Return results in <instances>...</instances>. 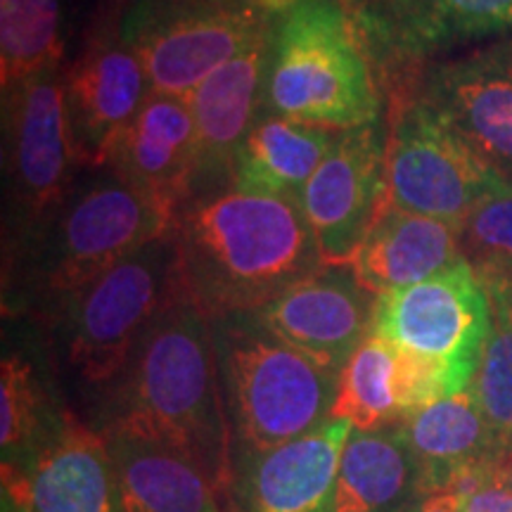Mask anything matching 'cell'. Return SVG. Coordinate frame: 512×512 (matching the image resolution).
I'll list each match as a JSON object with an SVG mask.
<instances>
[{
	"label": "cell",
	"instance_id": "6da1fadb",
	"mask_svg": "<svg viewBox=\"0 0 512 512\" xmlns=\"http://www.w3.org/2000/svg\"><path fill=\"white\" fill-rule=\"evenodd\" d=\"M102 432L188 453L233 512V434L223 401L214 325L195 302H171L138 339L110 387Z\"/></svg>",
	"mask_w": 512,
	"mask_h": 512
},
{
	"label": "cell",
	"instance_id": "7a4b0ae2",
	"mask_svg": "<svg viewBox=\"0 0 512 512\" xmlns=\"http://www.w3.org/2000/svg\"><path fill=\"white\" fill-rule=\"evenodd\" d=\"M183 292L209 318L254 313L323 266L299 202L221 190L174 228Z\"/></svg>",
	"mask_w": 512,
	"mask_h": 512
},
{
	"label": "cell",
	"instance_id": "3957f363",
	"mask_svg": "<svg viewBox=\"0 0 512 512\" xmlns=\"http://www.w3.org/2000/svg\"><path fill=\"white\" fill-rule=\"evenodd\" d=\"M373 60L344 0H299L273 22L264 107L337 133L377 124Z\"/></svg>",
	"mask_w": 512,
	"mask_h": 512
},
{
	"label": "cell",
	"instance_id": "277c9868",
	"mask_svg": "<svg viewBox=\"0 0 512 512\" xmlns=\"http://www.w3.org/2000/svg\"><path fill=\"white\" fill-rule=\"evenodd\" d=\"M223 401L238 453L266 451L330 420L339 373L275 337L254 313L211 318Z\"/></svg>",
	"mask_w": 512,
	"mask_h": 512
},
{
	"label": "cell",
	"instance_id": "5b68a950",
	"mask_svg": "<svg viewBox=\"0 0 512 512\" xmlns=\"http://www.w3.org/2000/svg\"><path fill=\"white\" fill-rule=\"evenodd\" d=\"M36 228V283L60 306L119 261L174 233L176 216L105 169L86 185H72Z\"/></svg>",
	"mask_w": 512,
	"mask_h": 512
},
{
	"label": "cell",
	"instance_id": "8992f818",
	"mask_svg": "<svg viewBox=\"0 0 512 512\" xmlns=\"http://www.w3.org/2000/svg\"><path fill=\"white\" fill-rule=\"evenodd\" d=\"M183 294L174 233L152 240L57 306L69 368L110 389L150 323Z\"/></svg>",
	"mask_w": 512,
	"mask_h": 512
},
{
	"label": "cell",
	"instance_id": "52a82bcc",
	"mask_svg": "<svg viewBox=\"0 0 512 512\" xmlns=\"http://www.w3.org/2000/svg\"><path fill=\"white\" fill-rule=\"evenodd\" d=\"M273 22L252 0H124L117 29L152 93L188 100L209 74L271 34Z\"/></svg>",
	"mask_w": 512,
	"mask_h": 512
},
{
	"label": "cell",
	"instance_id": "ba28073f",
	"mask_svg": "<svg viewBox=\"0 0 512 512\" xmlns=\"http://www.w3.org/2000/svg\"><path fill=\"white\" fill-rule=\"evenodd\" d=\"M384 169L394 207L458 226L486 197L512 188L441 119L415 79L392 95Z\"/></svg>",
	"mask_w": 512,
	"mask_h": 512
},
{
	"label": "cell",
	"instance_id": "9c48e42d",
	"mask_svg": "<svg viewBox=\"0 0 512 512\" xmlns=\"http://www.w3.org/2000/svg\"><path fill=\"white\" fill-rule=\"evenodd\" d=\"M491 330L489 292L467 261L377 297L375 335L475 380Z\"/></svg>",
	"mask_w": 512,
	"mask_h": 512
},
{
	"label": "cell",
	"instance_id": "30bf717a",
	"mask_svg": "<svg viewBox=\"0 0 512 512\" xmlns=\"http://www.w3.org/2000/svg\"><path fill=\"white\" fill-rule=\"evenodd\" d=\"M5 171L15 207L36 228L72 190L79 166L64 100V69L38 74L3 93Z\"/></svg>",
	"mask_w": 512,
	"mask_h": 512
},
{
	"label": "cell",
	"instance_id": "8fae6325",
	"mask_svg": "<svg viewBox=\"0 0 512 512\" xmlns=\"http://www.w3.org/2000/svg\"><path fill=\"white\" fill-rule=\"evenodd\" d=\"M387 133L382 124L339 131L330 152L309 178L299 207L320 259L349 266L387 195Z\"/></svg>",
	"mask_w": 512,
	"mask_h": 512
},
{
	"label": "cell",
	"instance_id": "7c38bea8",
	"mask_svg": "<svg viewBox=\"0 0 512 512\" xmlns=\"http://www.w3.org/2000/svg\"><path fill=\"white\" fill-rule=\"evenodd\" d=\"M5 512H121L110 439L64 411L22 470L3 467Z\"/></svg>",
	"mask_w": 512,
	"mask_h": 512
},
{
	"label": "cell",
	"instance_id": "4fadbf2b",
	"mask_svg": "<svg viewBox=\"0 0 512 512\" xmlns=\"http://www.w3.org/2000/svg\"><path fill=\"white\" fill-rule=\"evenodd\" d=\"M150 93L143 62L121 41L117 24L95 34L64 69V100L79 166L105 169Z\"/></svg>",
	"mask_w": 512,
	"mask_h": 512
},
{
	"label": "cell",
	"instance_id": "5bb4252c",
	"mask_svg": "<svg viewBox=\"0 0 512 512\" xmlns=\"http://www.w3.org/2000/svg\"><path fill=\"white\" fill-rule=\"evenodd\" d=\"M418 83L441 119L512 185V38L434 64Z\"/></svg>",
	"mask_w": 512,
	"mask_h": 512
},
{
	"label": "cell",
	"instance_id": "9a60e30c",
	"mask_svg": "<svg viewBox=\"0 0 512 512\" xmlns=\"http://www.w3.org/2000/svg\"><path fill=\"white\" fill-rule=\"evenodd\" d=\"M375 309L377 294L358 283L351 266L323 264L254 316L290 347L342 373L375 332Z\"/></svg>",
	"mask_w": 512,
	"mask_h": 512
},
{
	"label": "cell",
	"instance_id": "2e32d148",
	"mask_svg": "<svg viewBox=\"0 0 512 512\" xmlns=\"http://www.w3.org/2000/svg\"><path fill=\"white\" fill-rule=\"evenodd\" d=\"M351 430L347 420H328L280 446L238 453L233 512H332Z\"/></svg>",
	"mask_w": 512,
	"mask_h": 512
},
{
	"label": "cell",
	"instance_id": "e0dca14e",
	"mask_svg": "<svg viewBox=\"0 0 512 512\" xmlns=\"http://www.w3.org/2000/svg\"><path fill=\"white\" fill-rule=\"evenodd\" d=\"M273 31V29H271ZM271 34L209 74L188 105L197 131V169L190 202L233 188V166L266 100Z\"/></svg>",
	"mask_w": 512,
	"mask_h": 512
},
{
	"label": "cell",
	"instance_id": "ac0fdd59",
	"mask_svg": "<svg viewBox=\"0 0 512 512\" xmlns=\"http://www.w3.org/2000/svg\"><path fill=\"white\" fill-rule=\"evenodd\" d=\"M373 57L411 64L432 50L512 34V0H344Z\"/></svg>",
	"mask_w": 512,
	"mask_h": 512
},
{
	"label": "cell",
	"instance_id": "d6986e66",
	"mask_svg": "<svg viewBox=\"0 0 512 512\" xmlns=\"http://www.w3.org/2000/svg\"><path fill=\"white\" fill-rule=\"evenodd\" d=\"M105 169L178 219L190 202L197 169V131L188 100L150 93L121 133Z\"/></svg>",
	"mask_w": 512,
	"mask_h": 512
},
{
	"label": "cell",
	"instance_id": "ffe728a7",
	"mask_svg": "<svg viewBox=\"0 0 512 512\" xmlns=\"http://www.w3.org/2000/svg\"><path fill=\"white\" fill-rule=\"evenodd\" d=\"M458 261H463L458 223L403 211L384 195L349 266L358 283L380 297L432 278Z\"/></svg>",
	"mask_w": 512,
	"mask_h": 512
},
{
	"label": "cell",
	"instance_id": "44dd1931",
	"mask_svg": "<svg viewBox=\"0 0 512 512\" xmlns=\"http://www.w3.org/2000/svg\"><path fill=\"white\" fill-rule=\"evenodd\" d=\"M399 425L418 465L420 496L477 475L505 451L470 387L406 415Z\"/></svg>",
	"mask_w": 512,
	"mask_h": 512
},
{
	"label": "cell",
	"instance_id": "7402d4cb",
	"mask_svg": "<svg viewBox=\"0 0 512 512\" xmlns=\"http://www.w3.org/2000/svg\"><path fill=\"white\" fill-rule=\"evenodd\" d=\"M107 439L121 512H226L219 491L188 453L124 434Z\"/></svg>",
	"mask_w": 512,
	"mask_h": 512
},
{
	"label": "cell",
	"instance_id": "603a6c76",
	"mask_svg": "<svg viewBox=\"0 0 512 512\" xmlns=\"http://www.w3.org/2000/svg\"><path fill=\"white\" fill-rule=\"evenodd\" d=\"M335 138L337 131L330 128L306 126L264 112L235 157L233 190L299 202Z\"/></svg>",
	"mask_w": 512,
	"mask_h": 512
},
{
	"label": "cell",
	"instance_id": "cb8c5ba5",
	"mask_svg": "<svg viewBox=\"0 0 512 512\" xmlns=\"http://www.w3.org/2000/svg\"><path fill=\"white\" fill-rule=\"evenodd\" d=\"M420 498L418 465L401 425L351 430L332 512H406Z\"/></svg>",
	"mask_w": 512,
	"mask_h": 512
},
{
	"label": "cell",
	"instance_id": "d4e9b609",
	"mask_svg": "<svg viewBox=\"0 0 512 512\" xmlns=\"http://www.w3.org/2000/svg\"><path fill=\"white\" fill-rule=\"evenodd\" d=\"M60 0H0L3 93L62 67Z\"/></svg>",
	"mask_w": 512,
	"mask_h": 512
},
{
	"label": "cell",
	"instance_id": "484cf974",
	"mask_svg": "<svg viewBox=\"0 0 512 512\" xmlns=\"http://www.w3.org/2000/svg\"><path fill=\"white\" fill-rule=\"evenodd\" d=\"M64 411H53L29 358L5 354L0 363V446L3 467L22 470L43 446Z\"/></svg>",
	"mask_w": 512,
	"mask_h": 512
},
{
	"label": "cell",
	"instance_id": "4316f807",
	"mask_svg": "<svg viewBox=\"0 0 512 512\" xmlns=\"http://www.w3.org/2000/svg\"><path fill=\"white\" fill-rule=\"evenodd\" d=\"M330 420H347L354 430H380L403 420L394 394V347L370 335L354 351L337 382Z\"/></svg>",
	"mask_w": 512,
	"mask_h": 512
},
{
	"label": "cell",
	"instance_id": "83f0119b",
	"mask_svg": "<svg viewBox=\"0 0 512 512\" xmlns=\"http://www.w3.org/2000/svg\"><path fill=\"white\" fill-rule=\"evenodd\" d=\"M491 302V330L470 389L503 448L512 444V275L482 278Z\"/></svg>",
	"mask_w": 512,
	"mask_h": 512
},
{
	"label": "cell",
	"instance_id": "f1b7e54d",
	"mask_svg": "<svg viewBox=\"0 0 512 512\" xmlns=\"http://www.w3.org/2000/svg\"><path fill=\"white\" fill-rule=\"evenodd\" d=\"M463 259L479 278L512 275V188L479 202L460 226Z\"/></svg>",
	"mask_w": 512,
	"mask_h": 512
},
{
	"label": "cell",
	"instance_id": "f546056e",
	"mask_svg": "<svg viewBox=\"0 0 512 512\" xmlns=\"http://www.w3.org/2000/svg\"><path fill=\"white\" fill-rule=\"evenodd\" d=\"M463 512H512V491L496 475V463L486 467L465 491Z\"/></svg>",
	"mask_w": 512,
	"mask_h": 512
},
{
	"label": "cell",
	"instance_id": "4dcf8cb0",
	"mask_svg": "<svg viewBox=\"0 0 512 512\" xmlns=\"http://www.w3.org/2000/svg\"><path fill=\"white\" fill-rule=\"evenodd\" d=\"M406 512H463V491H432V494L420 496Z\"/></svg>",
	"mask_w": 512,
	"mask_h": 512
},
{
	"label": "cell",
	"instance_id": "1f68e13d",
	"mask_svg": "<svg viewBox=\"0 0 512 512\" xmlns=\"http://www.w3.org/2000/svg\"><path fill=\"white\" fill-rule=\"evenodd\" d=\"M496 475L503 479V484L512 491V444L505 446L501 458L496 460Z\"/></svg>",
	"mask_w": 512,
	"mask_h": 512
}]
</instances>
